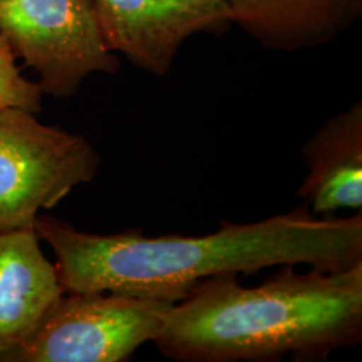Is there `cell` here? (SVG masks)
I'll list each match as a JSON object with an SVG mask.
<instances>
[{"label": "cell", "mask_w": 362, "mask_h": 362, "mask_svg": "<svg viewBox=\"0 0 362 362\" xmlns=\"http://www.w3.org/2000/svg\"><path fill=\"white\" fill-rule=\"evenodd\" d=\"M35 231L55 254L65 293H116L176 303L196 284L219 274L251 275L275 266L336 272L362 262V212L349 218L314 215L302 206L254 223L220 221L203 236H146L79 231L38 216Z\"/></svg>", "instance_id": "obj_1"}, {"label": "cell", "mask_w": 362, "mask_h": 362, "mask_svg": "<svg viewBox=\"0 0 362 362\" xmlns=\"http://www.w3.org/2000/svg\"><path fill=\"white\" fill-rule=\"evenodd\" d=\"M279 267L257 287L233 272L200 281L167 310L153 345L179 362H320L361 344L362 262Z\"/></svg>", "instance_id": "obj_2"}, {"label": "cell", "mask_w": 362, "mask_h": 362, "mask_svg": "<svg viewBox=\"0 0 362 362\" xmlns=\"http://www.w3.org/2000/svg\"><path fill=\"white\" fill-rule=\"evenodd\" d=\"M100 156L83 136L21 107L0 109V231L35 228L38 212L90 182Z\"/></svg>", "instance_id": "obj_3"}, {"label": "cell", "mask_w": 362, "mask_h": 362, "mask_svg": "<svg viewBox=\"0 0 362 362\" xmlns=\"http://www.w3.org/2000/svg\"><path fill=\"white\" fill-rule=\"evenodd\" d=\"M0 33L39 77L43 93L69 98L93 73H115L94 0H0Z\"/></svg>", "instance_id": "obj_4"}, {"label": "cell", "mask_w": 362, "mask_h": 362, "mask_svg": "<svg viewBox=\"0 0 362 362\" xmlns=\"http://www.w3.org/2000/svg\"><path fill=\"white\" fill-rule=\"evenodd\" d=\"M173 303L116 293H66L8 362H124L153 342Z\"/></svg>", "instance_id": "obj_5"}, {"label": "cell", "mask_w": 362, "mask_h": 362, "mask_svg": "<svg viewBox=\"0 0 362 362\" xmlns=\"http://www.w3.org/2000/svg\"><path fill=\"white\" fill-rule=\"evenodd\" d=\"M106 46L155 76H165L182 43L233 23L224 0H94Z\"/></svg>", "instance_id": "obj_6"}, {"label": "cell", "mask_w": 362, "mask_h": 362, "mask_svg": "<svg viewBox=\"0 0 362 362\" xmlns=\"http://www.w3.org/2000/svg\"><path fill=\"white\" fill-rule=\"evenodd\" d=\"M65 294L35 228L0 231V361L37 333Z\"/></svg>", "instance_id": "obj_7"}, {"label": "cell", "mask_w": 362, "mask_h": 362, "mask_svg": "<svg viewBox=\"0 0 362 362\" xmlns=\"http://www.w3.org/2000/svg\"><path fill=\"white\" fill-rule=\"evenodd\" d=\"M302 155L308 176L297 196L314 215L333 216L341 209L362 211V104L326 119Z\"/></svg>", "instance_id": "obj_8"}, {"label": "cell", "mask_w": 362, "mask_h": 362, "mask_svg": "<svg viewBox=\"0 0 362 362\" xmlns=\"http://www.w3.org/2000/svg\"><path fill=\"white\" fill-rule=\"evenodd\" d=\"M235 23L270 49L327 43L361 18L362 0H224Z\"/></svg>", "instance_id": "obj_9"}, {"label": "cell", "mask_w": 362, "mask_h": 362, "mask_svg": "<svg viewBox=\"0 0 362 362\" xmlns=\"http://www.w3.org/2000/svg\"><path fill=\"white\" fill-rule=\"evenodd\" d=\"M42 94L38 82L22 76L13 49L0 33V109L21 107L35 113L40 109Z\"/></svg>", "instance_id": "obj_10"}]
</instances>
